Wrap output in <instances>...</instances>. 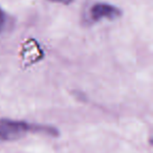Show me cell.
<instances>
[{
    "label": "cell",
    "instance_id": "277c9868",
    "mask_svg": "<svg viewBox=\"0 0 153 153\" xmlns=\"http://www.w3.org/2000/svg\"><path fill=\"white\" fill-rule=\"evenodd\" d=\"M48 1H51V2L55 3H61V4L64 5H69L74 2V0H48Z\"/></svg>",
    "mask_w": 153,
    "mask_h": 153
},
{
    "label": "cell",
    "instance_id": "7a4b0ae2",
    "mask_svg": "<svg viewBox=\"0 0 153 153\" xmlns=\"http://www.w3.org/2000/svg\"><path fill=\"white\" fill-rule=\"evenodd\" d=\"M122 11L117 7L107 2H97L90 7L89 18L91 22L101 20H115L122 16Z\"/></svg>",
    "mask_w": 153,
    "mask_h": 153
},
{
    "label": "cell",
    "instance_id": "3957f363",
    "mask_svg": "<svg viewBox=\"0 0 153 153\" xmlns=\"http://www.w3.org/2000/svg\"><path fill=\"white\" fill-rule=\"evenodd\" d=\"M7 23H9V17L7 13L0 7V34L7 28Z\"/></svg>",
    "mask_w": 153,
    "mask_h": 153
},
{
    "label": "cell",
    "instance_id": "6da1fadb",
    "mask_svg": "<svg viewBox=\"0 0 153 153\" xmlns=\"http://www.w3.org/2000/svg\"><path fill=\"white\" fill-rule=\"evenodd\" d=\"M30 132L58 135L59 132L56 128L51 126H42L30 124L25 121H18L11 119H0V144L5 142H13L24 137Z\"/></svg>",
    "mask_w": 153,
    "mask_h": 153
}]
</instances>
